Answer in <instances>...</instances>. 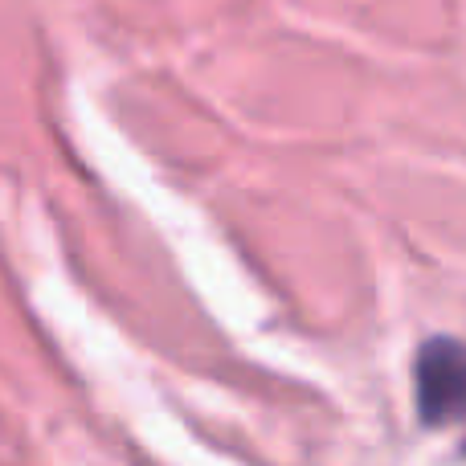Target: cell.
Here are the masks:
<instances>
[{
	"mask_svg": "<svg viewBox=\"0 0 466 466\" xmlns=\"http://www.w3.org/2000/svg\"><path fill=\"white\" fill-rule=\"evenodd\" d=\"M418 401L430 421H446L466 410V348L434 339L418 360Z\"/></svg>",
	"mask_w": 466,
	"mask_h": 466,
	"instance_id": "6da1fadb",
	"label": "cell"
}]
</instances>
